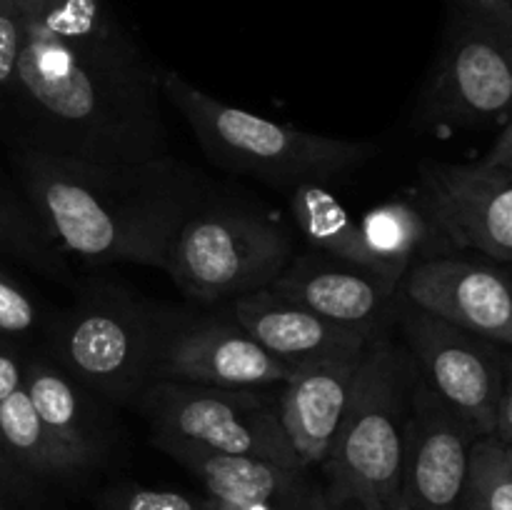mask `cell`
<instances>
[{
  "instance_id": "1",
  "label": "cell",
  "mask_w": 512,
  "mask_h": 510,
  "mask_svg": "<svg viewBox=\"0 0 512 510\" xmlns=\"http://www.w3.org/2000/svg\"><path fill=\"white\" fill-rule=\"evenodd\" d=\"M23 40L0 95L18 150L128 175L170 155L160 68L105 0H18Z\"/></svg>"
},
{
  "instance_id": "2",
  "label": "cell",
  "mask_w": 512,
  "mask_h": 510,
  "mask_svg": "<svg viewBox=\"0 0 512 510\" xmlns=\"http://www.w3.org/2000/svg\"><path fill=\"white\" fill-rule=\"evenodd\" d=\"M30 210L63 255L88 265L165 268L170 243L208 190L198 173L168 158L115 175L15 150Z\"/></svg>"
},
{
  "instance_id": "3",
  "label": "cell",
  "mask_w": 512,
  "mask_h": 510,
  "mask_svg": "<svg viewBox=\"0 0 512 510\" xmlns=\"http://www.w3.org/2000/svg\"><path fill=\"white\" fill-rule=\"evenodd\" d=\"M160 95L183 115L203 153L215 165L275 188L338 183L378 153L373 143L305 133L220 103L173 70L160 68Z\"/></svg>"
},
{
  "instance_id": "4",
  "label": "cell",
  "mask_w": 512,
  "mask_h": 510,
  "mask_svg": "<svg viewBox=\"0 0 512 510\" xmlns=\"http://www.w3.org/2000/svg\"><path fill=\"white\" fill-rule=\"evenodd\" d=\"M415 375L413 358L390 330L370 338L348 408L320 465L330 498H353L375 510H405L403 463Z\"/></svg>"
},
{
  "instance_id": "5",
  "label": "cell",
  "mask_w": 512,
  "mask_h": 510,
  "mask_svg": "<svg viewBox=\"0 0 512 510\" xmlns=\"http://www.w3.org/2000/svg\"><path fill=\"white\" fill-rule=\"evenodd\" d=\"M168 313L110 283L85 288L45 325V353L105 403L133 405L153 383Z\"/></svg>"
},
{
  "instance_id": "6",
  "label": "cell",
  "mask_w": 512,
  "mask_h": 510,
  "mask_svg": "<svg viewBox=\"0 0 512 510\" xmlns=\"http://www.w3.org/2000/svg\"><path fill=\"white\" fill-rule=\"evenodd\" d=\"M295 255L283 223L258 205L205 195L170 243L165 273L198 303L270 288Z\"/></svg>"
},
{
  "instance_id": "7",
  "label": "cell",
  "mask_w": 512,
  "mask_h": 510,
  "mask_svg": "<svg viewBox=\"0 0 512 510\" xmlns=\"http://www.w3.org/2000/svg\"><path fill=\"white\" fill-rule=\"evenodd\" d=\"M133 405L148 420L153 443L163 453L205 450L303 468L280 425L278 388H218L158 380Z\"/></svg>"
},
{
  "instance_id": "8",
  "label": "cell",
  "mask_w": 512,
  "mask_h": 510,
  "mask_svg": "<svg viewBox=\"0 0 512 510\" xmlns=\"http://www.w3.org/2000/svg\"><path fill=\"white\" fill-rule=\"evenodd\" d=\"M420 120L440 128H483L512 115V33L448 13Z\"/></svg>"
},
{
  "instance_id": "9",
  "label": "cell",
  "mask_w": 512,
  "mask_h": 510,
  "mask_svg": "<svg viewBox=\"0 0 512 510\" xmlns=\"http://www.w3.org/2000/svg\"><path fill=\"white\" fill-rule=\"evenodd\" d=\"M420 378L478 438L495 430L505 375V345L458 328L400 298L395 323Z\"/></svg>"
},
{
  "instance_id": "10",
  "label": "cell",
  "mask_w": 512,
  "mask_h": 510,
  "mask_svg": "<svg viewBox=\"0 0 512 510\" xmlns=\"http://www.w3.org/2000/svg\"><path fill=\"white\" fill-rule=\"evenodd\" d=\"M293 365L265 350L233 315L168 313L153 365V383H198L218 388H278Z\"/></svg>"
},
{
  "instance_id": "11",
  "label": "cell",
  "mask_w": 512,
  "mask_h": 510,
  "mask_svg": "<svg viewBox=\"0 0 512 510\" xmlns=\"http://www.w3.org/2000/svg\"><path fill=\"white\" fill-rule=\"evenodd\" d=\"M418 190L455 250L512 263V170L428 160Z\"/></svg>"
},
{
  "instance_id": "12",
  "label": "cell",
  "mask_w": 512,
  "mask_h": 510,
  "mask_svg": "<svg viewBox=\"0 0 512 510\" xmlns=\"http://www.w3.org/2000/svg\"><path fill=\"white\" fill-rule=\"evenodd\" d=\"M463 253V250H458ZM458 253L413 265L400 280V293L418 308L512 348V273L495 260Z\"/></svg>"
},
{
  "instance_id": "13",
  "label": "cell",
  "mask_w": 512,
  "mask_h": 510,
  "mask_svg": "<svg viewBox=\"0 0 512 510\" xmlns=\"http://www.w3.org/2000/svg\"><path fill=\"white\" fill-rule=\"evenodd\" d=\"M478 435L415 375L405 438V510H463L470 453Z\"/></svg>"
},
{
  "instance_id": "14",
  "label": "cell",
  "mask_w": 512,
  "mask_h": 510,
  "mask_svg": "<svg viewBox=\"0 0 512 510\" xmlns=\"http://www.w3.org/2000/svg\"><path fill=\"white\" fill-rule=\"evenodd\" d=\"M270 290L315 310L333 323L373 335L390 330L403 298L398 280L330 258L318 250L293 255L288 268L270 283Z\"/></svg>"
},
{
  "instance_id": "15",
  "label": "cell",
  "mask_w": 512,
  "mask_h": 510,
  "mask_svg": "<svg viewBox=\"0 0 512 510\" xmlns=\"http://www.w3.org/2000/svg\"><path fill=\"white\" fill-rule=\"evenodd\" d=\"M365 348L298 365L293 375L278 385L280 425L303 468H320L328 458L348 408Z\"/></svg>"
},
{
  "instance_id": "16",
  "label": "cell",
  "mask_w": 512,
  "mask_h": 510,
  "mask_svg": "<svg viewBox=\"0 0 512 510\" xmlns=\"http://www.w3.org/2000/svg\"><path fill=\"white\" fill-rule=\"evenodd\" d=\"M170 458L188 468L208 495L223 505H273L280 510H325L323 480L313 470L273 460L220 455L205 450H170Z\"/></svg>"
},
{
  "instance_id": "17",
  "label": "cell",
  "mask_w": 512,
  "mask_h": 510,
  "mask_svg": "<svg viewBox=\"0 0 512 510\" xmlns=\"http://www.w3.org/2000/svg\"><path fill=\"white\" fill-rule=\"evenodd\" d=\"M230 315L265 350L293 368L345 350H360L373 338V333L333 323L270 288L230 300Z\"/></svg>"
},
{
  "instance_id": "18",
  "label": "cell",
  "mask_w": 512,
  "mask_h": 510,
  "mask_svg": "<svg viewBox=\"0 0 512 510\" xmlns=\"http://www.w3.org/2000/svg\"><path fill=\"white\" fill-rule=\"evenodd\" d=\"M23 388L53 438L83 465L95 468L113 443V420L105 400L65 373L48 353L25 360Z\"/></svg>"
},
{
  "instance_id": "19",
  "label": "cell",
  "mask_w": 512,
  "mask_h": 510,
  "mask_svg": "<svg viewBox=\"0 0 512 510\" xmlns=\"http://www.w3.org/2000/svg\"><path fill=\"white\" fill-rule=\"evenodd\" d=\"M358 225L375 270L398 283L413 265L438 255L458 253L420 190L375 205L358 220Z\"/></svg>"
},
{
  "instance_id": "20",
  "label": "cell",
  "mask_w": 512,
  "mask_h": 510,
  "mask_svg": "<svg viewBox=\"0 0 512 510\" xmlns=\"http://www.w3.org/2000/svg\"><path fill=\"white\" fill-rule=\"evenodd\" d=\"M0 448L30 480H73L83 465L53 438L30 403L25 388L0 403Z\"/></svg>"
},
{
  "instance_id": "21",
  "label": "cell",
  "mask_w": 512,
  "mask_h": 510,
  "mask_svg": "<svg viewBox=\"0 0 512 510\" xmlns=\"http://www.w3.org/2000/svg\"><path fill=\"white\" fill-rule=\"evenodd\" d=\"M288 193V208L310 248L330 258L375 270L373 258L360 235L358 220L323 183H300ZM378 273V270H375Z\"/></svg>"
},
{
  "instance_id": "22",
  "label": "cell",
  "mask_w": 512,
  "mask_h": 510,
  "mask_svg": "<svg viewBox=\"0 0 512 510\" xmlns=\"http://www.w3.org/2000/svg\"><path fill=\"white\" fill-rule=\"evenodd\" d=\"M0 250L8 253L10 258H18L43 270L50 278L68 280L70 275L65 255L45 233L30 205L23 208L5 190H0Z\"/></svg>"
},
{
  "instance_id": "23",
  "label": "cell",
  "mask_w": 512,
  "mask_h": 510,
  "mask_svg": "<svg viewBox=\"0 0 512 510\" xmlns=\"http://www.w3.org/2000/svg\"><path fill=\"white\" fill-rule=\"evenodd\" d=\"M463 510H512V458L500 440H475Z\"/></svg>"
},
{
  "instance_id": "24",
  "label": "cell",
  "mask_w": 512,
  "mask_h": 510,
  "mask_svg": "<svg viewBox=\"0 0 512 510\" xmlns=\"http://www.w3.org/2000/svg\"><path fill=\"white\" fill-rule=\"evenodd\" d=\"M45 325H48V315H43L35 295L28 293L5 270H0V335L20 338Z\"/></svg>"
},
{
  "instance_id": "25",
  "label": "cell",
  "mask_w": 512,
  "mask_h": 510,
  "mask_svg": "<svg viewBox=\"0 0 512 510\" xmlns=\"http://www.w3.org/2000/svg\"><path fill=\"white\" fill-rule=\"evenodd\" d=\"M205 498L180 493V490L120 485L103 495L100 510H203Z\"/></svg>"
},
{
  "instance_id": "26",
  "label": "cell",
  "mask_w": 512,
  "mask_h": 510,
  "mask_svg": "<svg viewBox=\"0 0 512 510\" xmlns=\"http://www.w3.org/2000/svg\"><path fill=\"white\" fill-rule=\"evenodd\" d=\"M20 40H23V18L18 0H0V95L13 80L15 60H18Z\"/></svg>"
},
{
  "instance_id": "27",
  "label": "cell",
  "mask_w": 512,
  "mask_h": 510,
  "mask_svg": "<svg viewBox=\"0 0 512 510\" xmlns=\"http://www.w3.org/2000/svg\"><path fill=\"white\" fill-rule=\"evenodd\" d=\"M448 13L512 33V0H448Z\"/></svg>"
},
{
  "instance_id": "28",
  "label": "cell",
  "mask_w": 512,
  "mask_h": 510,
  "mask_svg": "<svg viewBox=\"0 0 512 510\" xmlns=\"http://www.w3.org/2000/svg\"><path fill=\"white\" fill-rule=\"evenodd\" d=\"M35 490V480H30L23 470L15 468L13 460L0 448V500L5 503H18V500L30 498Z\"/></svg>"
},
{
  "instance_id": "29",
  "label": "cell",
  "mask_w": 512,
  "mask_h": 510,
  "mask_svg": "<svg viewBox=\"0 0 512 510\" xmlns=\"http://www.w3.org/2000/svg\"><path fill=\"white\" fill-rule=\"evenodd\" d=\"M490 438L500 443H512V348H505V375L503 390H500L498 413H495V430Z\"/></svg>"
},
{
  "instance_id": "30",
  "label": "cell",
  "mask_w": 512,
  "mask_h": 510,
  "mask_svg": "<svg viewBox=\"0 0 512 510\" xmlns=\"http://www.w3.org/2000/svg\"><path fill=\"white\" fill-rule=\"evenodd\" d=\"M23 375L25 360L20 358L13 348L0 343V403H3L8 395H13L15 390L23 388Z\"/></svg>"
},
{
  "instance_id": "31",
  "label": "cell",
  "mask_w": 512,
  "mask_h": 510,
  "mask_svg": "<svg viewBox=\"0 0 512 510\" xmlns=\"http://www.w3.org/2000/svg\"><path fill=\"white\" fill-rule=\"evenodd\" d=\"M483 165H490V168H503L512 170V115L503 123L498 138H495L493 148L485 153V158L480 160Z\"/></svg>"
},
{
  "instance_id": "32",
  "label": "cell",
  "mask_w": 512,
  "mask_h": 510,
  "mask_svg": "<svg viewBox=\"0 0 512 510\" xmlns=\"http://www.w3.org/2000/svg\"><path fill=\"white\" fill-rule=\"evenodd\" d=\"M325 510H375V508H370V505L360 503V500H353V498H330V495L325 493Z\"/></svg>"
},
{
  "instance_id": "33",
  "label": "cell",
  "mask_w": 512,
  "mask_h": 510,
  "mask_svg": "<svg viewBox=\"0 0 512 510\" xmlns=\"http://www.w3.org/2000/svg\"><path fill=\"white\" fill-rule=\"evenodd\" d=\"M203 510H223V508H220V503H215L213 498H208V495H205V508Z\"/></svg>"
},
{
  "instance_id": "34",
  "label": "cell",
  "mask_w": 512,
  "mask_h": 510,
  "mask_svg": "<svg viewBox=\"0 0 512 510\" xmlns=\"http://www.w3.org/2000/svg\"><path fill=\"white\" fill-rule=\"evenodd\" d=\"M0 510H15L13 503H5V500H0Z\"/></svg>"
},
{
  "instance_id": "35",
  "label": "cell",
  "mask_w": 512,
  "mask_h": 510,
  "mask_svg": "<svg viewBox=\"0 0 512 510\" xmlns=\"http://www.w3.org/2000/svg\"><path fill=\"white\" fill-rule=\"evenodd\" d=\"M508 450H510V458H512V443L508 445Z\"/></svg>"
},
{
  "instance_id": "36",
  "label": "cell",
  "mask_w": 512,
  "mask_h": 510,
  "mask_svg": "<svg viewBox=\"0 0 512 510\" xmlns=\"http://www.w3.org/2000/svg\"><path fill=\"white\" fill-rule=\"evenodd\" d=\"M508 270H510V273H512V263H508Z\"/></svg>"
}]
</instances>
